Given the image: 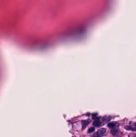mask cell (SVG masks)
Returning a JSON list of instances; mask_svg holds the SVG:
<instances>
[{"label": "cell", "instance_id": "obj_8", "mask_svg": "<svg viewBox=\"0 0 136 137\" xmlns=\"http://www.w3.org/2000/svg\"><path fill=\"white\" fill-rule=\"evenodd\" d=\"M125 130H128V131H133V129H132V128L130 127V126H126L125 127Z\"/></svg>", "mask_w": 136, "mask_h": 137}, {"label": "cell", "instance_id": "obj_2", "mask_svg": "<svg viewBox=\"0 0 136 137\" xmlns=\"http://www.w3.org/2000/svg\"><path fill=\"white\" fill-rule=\"evenodd\" d=\"M93 126L95 127H99L101 124V122L98 118H95L93 123Z\"/></svg>", "mask_w": 136, "mask_h": 137}, {"label": "cell", "instance_id": "obj_6", "mask_svg": "<svg viewBox=\"0 0 136 137\" xmlns=\"http://www.w3.org/2000/svg\"><path fill=\"white\" fill-rule=\"evenodd\" d=\"M130 125V127L132 128L133 131H136V123L135 122H131L129 123Z\"/></svg>", "mask_w": 136, "mask_h": 137}, {"label": "cell", "instance_id": "obj_7", "mask_svg": "<svg viewBox=\"0 0 136 137\" xmlns=\"http://www.w3.org/2000/svg\"><path fill=\"white\" fill-rule=\"evenodd\" d=\"M95 130V128L94 127H91L88 130V133L89 134L93 132Z\"/></svg>", "mask_w": 136, "mask_h": 137}, {"label": "cell", "instance_id": "obj_3", "mask_svg": "<svg viewBox=\"0 0 136 137\" xmlns=\"http://www.w3.org/2000/svg\"><path fill=\"white\" fill-rule=\"evenodd\" d=\"M118 130H119V125L118 124H117L114 127L111 128V133L113 135L115 136L117 134V133L118 132Z\"/></svg>", "mask_w": 136, "mask_h": 137}, {"label": "cell", "instance_id": "obj_5", "mask_svg": "<svg viewBox=\"0 0 136 137\" xmlns=\"http://www.w3.org/2000/svg\"><path fill=\"white\" fill-rule=\"evenodd\" d=\"M117 123L116 122H110L108 124V126L109 128H110V129H111L113 127H114L116 124H117Z\"/></svg>", "mask_w": 136, "mask_h": 137}, {"label": "cell", "instance_id": "obj_1", "mask_svg": "<svg viewBox=\"0 0 136 137\" xmlns=\"http://www.w3.org/2000/svg\"><path fill=\"white\" fill-rule=\"evenodd\" d=\"M106 131V129L104 128H102L101 129H99V130H98V131L96 133H95V134H94V136L96 137V136H100L103 135L104 134Z\"/></svg>", "mask_w": 136, "mask_h": 137}, {"label": "cell", "instance_id": "obj_4", "mask_svg": "<svg viewBox=\"0 0 136 137\" xmlns=\"http://www.w3.org/2000/svg\"><path fill=\"white\" fill-rule=\"evenodd\" d=\"M91 122V120L89 119L88 120H83L82 121V130L85 129L89 124Z\"/></svg>", "mask_w": 136, "mask_h": 137}]
</instances>
